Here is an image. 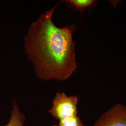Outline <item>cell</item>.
Returning <instances> with one entry per match:
<instances>
[{
	"label": "cell",
	"instance_id": "cell-4",
	"mask_svg": "<svg viewBox=\"0 0 126 126\" xmlns=\"http://www.w3.org/2000/svg\"><path fill=\"white\" fill-rule=\"evenodd\" d=\"M25 117L16 103L14 104L8 124L4 126H23Z\"/></svg>",
	"mask_w": 126,
	"mask_h": 126
},
{
	"label": "cell",
	"instance_id": "cell-3",
	"mask_svg": "<svg viewBox=\"0 0 126 126\" xmlns=\"http://www.w3.org/2000/svg\"><path fill=\"white\" fill-rule=\"evenodd\" d=\"M93 126H126V106L114 105L100 116Z\"/></svg>",
	"mask_w": 126,
	"mask_h": 126
},
{
	"label": "cell",
	"instance_id": "cell-5",
	"mask_svg": "<svg viewBox=\"0 0 126 126\" xmlns=\"http://www.w3.org/2000/svg\"><path fill=\"white\" fill-rule=\"evenodd\" d=\"M65 1L68 5L75 8L81 12L92 7L96 2L94 0H68Z\"/></svg>",
	"mask_w": 126,
	"mask_h": 126
},
{
	"label": "cell",
	"instance_id": "cell-1",
	"mask_svg": "<svg viewBox=\"0 0 126 126\" xmlns=\"http://www.w3.org/2000/svg\"><path fill=\"white\" fill-rule=\"evenodd\" d=\"M56 7L32 23L25 38L24 49L39 78L64 81L78 68L72 39L74 28L72 25L59 28L54 24L52 16Z\"/></svg>",
	"mask_w": 126,
	"mask_h": 126
},
{
	"label": "cell",
	"instance_id": "cell-2",
	"mask_svg": "<svg viewBox=\"0 0 126 126\" xmlns=\"http://www.w3.org/2000/svg\"><path fill=\"white\" fill-rule=\"evenodd\" d=\"M78 102L77 96H68L64 93L58 92L52 102V106L48 112L59 121L77 116Z\"/></svg>",
	"mask_w": 126,
	"mask_h": 126
},
{
	"label": "cell",
	"instance_id": "cell-6",
	"mask_svg": "<svg viewBox=\"0 0 126 126\" xmlns=\"http://www.w3.org/2000/svg\"><path fill=\"white\" fill-rule=\"evenodd\" d=\"M53 126H86L78 115L59 121L57 125Z\"/></svg>",
	"mask_w": 126,
	"mask_h": 126
}]
</instances>
